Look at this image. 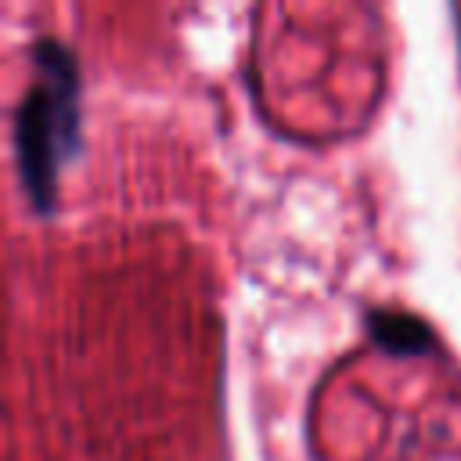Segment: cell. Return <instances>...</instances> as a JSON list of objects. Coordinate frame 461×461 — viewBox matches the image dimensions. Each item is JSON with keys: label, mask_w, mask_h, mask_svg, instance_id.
I'll list each match as a JSON object with an SVG mask.
<instances>
[{"label": "cell", "mask_w": 461, "mask_h": 461, "mask_svg": "<svg viewBox=\"0 0 461 461\" xmlns=\"http://www.w3.org/2000/svg\"><path fill=\"white\" fill-rule=\"evenodd\" d=\"M29 61L32 79L14 108L11 144L29 205L50 212L61 166L79 151V61L58 36H36Z\"/></svg>", "instance_id": "obj_1"}, {"label": "cell", "mask_w": 461, "mask_h": 461, "mask_svg": "<svg viewBox=\"0 0 461 461\" xmlns=\"http://www.w3.org/2000/svg\"><path fill=\"white\" fill-rule=\"evenodd\" d=\"M364 324H367L371 339L382 349H389V353L418 357V353H429L432 349V328L421 317H414V313H403V310H371Z\"/></svg>", "instance_id": "obj_2"}]
</instances>
